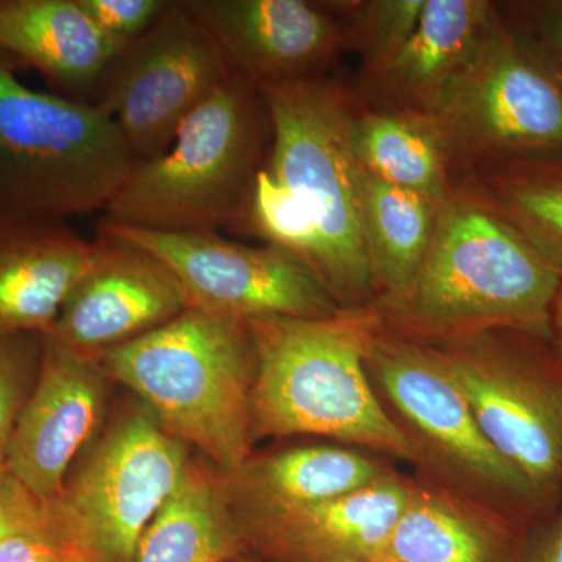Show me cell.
Listing matches in <instances>:
<instances>
[{"instance_id": "obj_1", "label": "cell", "mask_w": 562, "mask_h": 562, "mask_svg": "<svg viewBox=\"0 0 562 562\" xmlns=\"http://www.w3.org/2000/svg\"><path fill=\"white\" fill-rule=\"evenodd\" d=\"M562 273L461 181L442 202L427 257L406 290L372 303L384 330L447 341L492 328L550 339Z\"/></svg>"}, {"instance_id": "obj_2", "label": "cell", "mask_w": 562, "mask_h": 562, "mask_svg": "<svg viewBox=\"0 0 562 562\" xmlns=\"http://www.w3.org/2000/svg\"><path fill=\"white\" fill-rule=\"evenodd\" d=\"M257 371L251 436H325L357 449L416 462L412 443L384 408L366 371L382 319L373 306L324 319L247 321Z\"/></svg>"}, {"instance_id": "obj_3", "label": "cell", "mask_w": 562, "mask_h": 562, "mask_svg": "<svg viewBox=\"0 0 562 562\" xmlns=\"http://www.w3.org/2000/svg\"><path fill=\"white\" fill-rule=\"evenodd\" d=\"M99 360L162 430L201 449L224 479L249 460L257 351L247 321L187 308Z\"/></svg>"}, {"instance_id": "obj_4", "label": "cell", "mask_w": 562, "mask_h": 562, "mask_svg": "<svg viewBox=\"0 0 562 562\" xmlns=\"http://www.w3.org/2000/svg\"><path fill=\"white\" fill-rule=\"evenodd\" d=\"M258 91L272 132L265 168L291 192L316 233L314 277L339 308L372 306L376 290L351 149L349 81L328 74Z\"/></svg>"}, {"instance_id": "obj_5", "label": "cell", "mask_w": 562, "mask_h": 562, "mask_svg": "<svg viewBox=\"0 0 562 562\" xmlns=\"http://www.w3.org/2000/svg\"><path fill=\"white\" fill-rule=\"evenodd\" d=\"M271 135L260 91L232 72L165 154L136 165L103 221L160 232L241 225Z\"/></svg>"}, {"instance_id": "obj_6", "label": "cell", "mask_w": 562, "mask_h": 562, "mask_svg": "<svg viewBox=\"0 0 562 562\" xmlns=\"http://www.w3.org/2000/svg\"><path fill=\"white\" fill-rule=\"evenodd\" d=\"M136 165L101 105L33 91L0 57V211L65 220L105 210Z\"/></svg>"}, {"instance_id": "obj_7", "label": "cell", "mask_w": 562, "mask_h": 562, "mask_svg": "<svg viewBox=\"0 0 562 562\" xmlns=\"http://www.w3.org/2000/svg\"><path fill=\"white\" fill-rule=\"evenodd\" d=\"M366 371L384 408L412 443L420 476L517 519H539L524 480L484 438L468 398L431 342L382 330Z\"/></svg>"}, {"instance_id": "obj_8", "label": "cell", "mask_w": 562, "mask_h": 562, "mask_svg": "<svg viewBox=\"0 0 562 562\" xmlns=\"http://www.w3.org/2000/svg\"><path fill=\"white\" fill-rule=\"evenodd\" d=\"M431 344L492 449L527 484L541 516L553 512L562 502V360L550 339L492 328Z\"/></svg>"}, {"instance_id": "obj_9", "label": "cell", "mask_w": 562, "mask_h": 562, "mask_svg": "<svg viewBox=\"0 0 562 562\" xmlns=\"http://www.w3.org/2000/svg\"><path fill=\"white\" fill-rule=\"evenodd\" d=\"M494 7L479 57L431 114L452 183L491 162L562 161V88Z\"/></svg>"}, {"instance_id": "obj_10", "label": "cell", "mask_w": 562, "mask_h": 562, "mask_svg": "<svg viewBox=\"0 0 562 562\" xmlns=\"http://www.w3.org/2000/svg\"><path fill=\"white\" fill-rule=\"evenodd\" d=\"M183 446L149 409L133 413L46 503L52 527L81 562H135L144 531L190 465Z\"/></svg>"}, {"instance_id": "obj_11", "label": "cell", "mask_w": 562, "mask_h": 562, "mask_svg": "<svg viewBox=\"0 0 562 562\" xmlns=\"http://www.w3.org/2000/svg\"><path fill=\"white\" fill-rule=\"evenodd\" d=\"M103 231L135 244L179 281L190 308L232 319H324L341 312L290 251L249 247L216 232H160L102 221Z\"/></svg>"}, {"instance_id": "obj_12", "label": "cell", "mask_w": 562, "mask_h": 562, "mask_svg": "<svg viewBox=\"0 0 562 562\" xmlns=\"http://www.w3.org/2000/svg\"><path fill=\"white\" fill-rule=\"evenodd\" d=\"M232 76L220 47L181 2L128 44L102 80L98 102L139 161L160 157L180 125Z\"/></svg>"}, {"instance_id": "obj_13", "label": "cell", "mask_w": 562, "mask_h": 562, "mask_svg": "<svg viewBox=\"0 0 562 562\" xmlns=\"http://www.w3.org/2000/svg\"><path fill=\"white\" fill-rule=\"evenodd\" d=\"M109 379L99 358L43 336L36 383L14 425L7 472L44 505L60 495L70 462L98 430Z\"/></svg>"}, {"instance_id": "obj_14", "label": "cell", "mask_w": 562, "mask_h": 562, "mask_svg": "<svg viewBox=\"0 0 562 562\" xmlns=\"http://www.w3.org/2000/svg\"><path fill=\"white\" fill-rule=\"evenodd\" d=\"M190 308L162 262L99 227L94 255L47 336L101 358Z\"/></svg>"}, {"instance_id": "obj_15", "label": "cell", "mask_w": 562, "mask_h": 562, "mask_svg": "<svg viewBox=\"0 0 562 562\" xmlns=\"http://www.w3.org/2000/svg\"><path fill=\"white\" fill-rule=\"evenodd\" d=\"M251 87L328 76L344 50L338 21L308 0H181Z\"/></svg>"}, {"instance_id": "obj_16", "label": "cell", "mask_w": 562, "mask_h": 562, "mask_svg": "<svg viewBox=\"0 0 562 562\" xmlns=\"http://www.w3.org/2000/svg\"><path fill=\"white\" fill-rule=\"evenodd\" d=\"M412 492L391 471L341 497L269 514L236 516L244 547L269 562H380Z\"/></svg>"}, {"instance_id": "obj_17", "label": "cell", "mask_w": 562, "mask_h": 562, "mask_svg": "<svg viewBox=\"0 0 562 562\" xmlns=\"http://www.w3.org/2000/svg\"><path fill=\"white\" fill-rule=\"evenodd\" d=\"M494 11L490 0H427L394 58L349 81L355 99L373 110L431 116L479 57Z\"/></svg>"}, {"instance_id": "obj_18", "label": "cell", "mask_w": 562, "mask_h": 562, "mask_svg": "<svg viewBox=\"0 0 562 562\" xmlns=\"http://www.w3.org/2000/svg\"><path fill=\"white\" fill-rule=\"evenodd\" d=\"M92 255L63 220L0 211V333L47 335Z\"/></svg>"}, {"instance_id": "obj_19", "label": "cell", "mask_w": 562, "mask_h": 562, "mask_svg": "<svg viewBox=\"0 0 562 562\" xmlns=\"http://www.w3.org/2000/svg\"><path fill=\"white\" fill-rule=\"evenodd\" d=\"M527 527L512 514L420 476L412 480L380 562H519Z\"/></svg>"}, {"instance_id": "obj_20", "label": "cell", "mask_w": 562, "mask_h": 562, "mask_svg": "<svg viewBox=\"0 0 562 562\" xmlns=\"http://www.w3.org/2000/svg\"><path fill=\"white\" fill-rule=\"evenodd\" d=\"M122 49L77 0H0V57L69 94L101 87Z\"/></svg>"}, {"instance_id": "obj_21", "label": "cell", "mask_w": 562, "mask_h": 562, "mask_svg": "<svg viewBox=\"0 0 562 562\" xmlns=\"http://www.w3.org/2000/svg\"><path fill=\"white\" fill-rule=\"evenodd\" d=\"M383 461L351 447H299L249 458L222 476L236 516L286 512L341 497L390 472Z\"/></svg>"}, {"instance_id": "obj_22", "label": "cell", "mask_w": 562, "mask_h": 562, "mask_svg": "<svg viewBox=\"0 0 562 562\" xmlns=\"http://www.w3.org/2000/svg\"><path fill=\"white\" fill-rule=\"evenodd\" d=\"M244 549L224 479L188 465L144 531L135 562H228Z\"/></svg>"}, {"instance_id": "obj_23", "label": "cell", "mask_w": 562, "mask_h": 562, "mask_svg": "<svg viewBox=\"0 0 562 562\" xmlns=\"http://www.w3.org/2000/svg\"><path fill=\"white\" fill-rule=\"evenodd\" d=\"M350 140L358 166L375 179L438 202L449 198L452 173L431 116L373 110L355 99Z\"/></svg>"}, {"instance_id": "obj_24", "label": "cell", "mask_w": 562, "mask_h": 562, "mask_svg": "<svg viewBox=\"0 0 562 562\" xmlns=\"http://www.w3.org/2000/svg\"><path fill=\"white\" fill-rule=\"evenodd\" d=\"M360 201L376 301L395 297L412 283L430 250L442 202L375 179L361 168Z\"/></svg>"}, {"instance_id": "obj_25", "label": "cell", "mask_w": 562, "mask_h": 562, "mask_svg": "<svg viewBox=\"0 0 562 562\" xmlns=\"http://www.w3.org/2000/svg\"><path fill=\"white\" fill-rule=\"evenodd\" d=\"M453 181L468 184L562 273V161L491 162Z\"/></svg>"}, {"instance_id": "obj_26", "label": "cell", "mask_w": 562, "mask_h": 562, "mask_svg": "<svg viewBox=\"0 0 562 562\" xmlns=\"http://www.w3.org/2000/svg\"><path fill=\"white\" fill-rule=\"evenodd\" d=\"M427 0H333L324 2L338 21L344 50L360 57L358 76L376 72L412 35Z\"/></svg>"}, {"instance_id": "obj_27", "label": "cell", "mask_w": 562, "mask_h": 562, "mask_svg": "<svg viewBox=\"0 0 562 562\" xmlns=\"http://www.w3.org/2000/svg\"><path fill=\"white\" fill-rule=\"evenodd\" d=\"M41 333H0V476L7 473L11 435L38 372Z\"/></svg>"}, {"instance_id": "obj_28", "label": "cell", "mask_w": 562, "mask_h": 562, "mask_svg": "<svg viewBox=\"0 0 562 562\" xmlns=\"http://www.w3.org/2000/svg\"><path fill=\"white\" fill-rule=\"evenodd\" d=\"M495 3L506 27L562 88V0Z\"/></svg>"}, {"instance_id": "obj_29", "label": "cell", "mask_w": 562, "mask_h": 562, "mask_svg": "<svg viewBox=\"0 0 562 562\" xmlns=\"http://www.w3.org/2000/svg\"><path fill=\"white\" fill-rule=\"evenodd\" d=\"M81 10L111 41L121 47L140 38L162 11L168 0H77Z\"/></svg>"}, {"instance_id": "obj_30", "label": "cell", "mask_w": 562, "mask_h": 562, "mask_svg": "<svg viewBox=\"0 0 562 562\" xmlns=\"http://www.w3.org/2000/svg\"><path fill=\"white\" fill-rule=\"evenodd\" d=\"M0 562H81L52 527L49 514L0 541Z\"/></svg>"}, {"instance_id": "obj_31", "label": "cell", "mask_w": 562, "mask_h": 562, "mask_svg": "<svg viewBox=\"0 0 562 562\" xmlns=\"http://www.w3.org/2000/svg\"><path fill=\"white\" fill-rule=\"evenodd\" d=\"M46 514V505L36 501L16 479L0 476V541L11 532L40 522Z\"/></svg>"}, {"instance_id": "obj_32", "label": "cell", "mask_w": 562, "mask_h": 562, "mask_svg": "<svg viewBox=\"0 0 562 562\" xmlns=\"http://www.w3.org/2000/svg\"><path fill=\"white\" fill-rule=\"evenodd\" d=\"M519 562H562V502L528 524Z\"/></svg>"}, {"instance_id": "obj_33", "label": "cell", "mask_w": 562, "mask_h": 562, "mask_svg": "<svg viewBox=\"0 0 562 562\" xmlns=\"http://www.w3.org/2000/svg\"><path fill=\"white\" fill-rule=\"evenodd\" d=\"M550 342L562 360V283L553 302L552 319H550Z\"/></svg>"}, {"instance_id": "obj_34", "label": "cell", "mask_w": 562, "mask_h": 562, "mask_svg": "<svg viewBox=\"0 0 562 562\" xmlns=\"http://www.w3.org/2000/svg\"><path fill=\"white\" fill-rule=\"evenodd\" d=\"M228 562H269L265 560H257V558H247L244 554H239V557L233 558L232 561Z\"/></svg>"}]
</instances>
